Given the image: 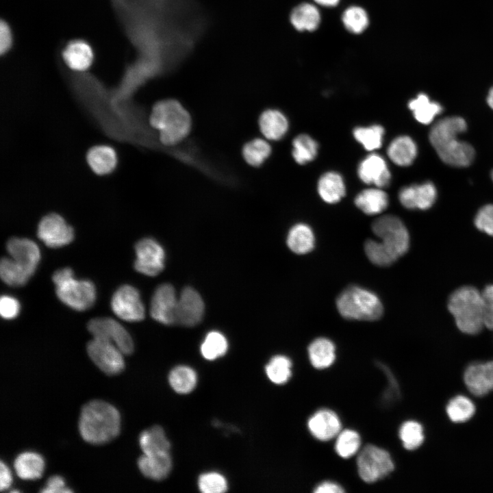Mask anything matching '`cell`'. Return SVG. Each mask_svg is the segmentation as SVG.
Returning a JSON list of instances; mask_svg holds the SVG:
<instances>
[{
    "instance_id": "cell-8",
    "label": "cell",
    "mask_w": 493,
    "mask_h": 493,
    "mask_svg": "<svg viewBox=\"0 0 493 493\" xmlns=\"http://www.w3.org/2000/svg\"><path fill=\"white\" fill-rule=\"evenodd\" d=\"M87 352L96 366L107 375L118 374L125 368L124 354L112 342L93 338L87 344Z\"/></svg>"
},
{
    "instance_id": "cell-44",
    "label": "cell",
    "mask_w": 493,
    "mask_h": 493,
    "mask_svg": "<svg viewBox=\"0 0 493 493\" xmlns=\"http://www.w3.org/2000/svg\"><path fill=\"white\" fill-rule=\"evenodd\" d=\"M399 436L405 448L416 449L424 440L422 427L416 421L405 422L400 427Z\"/></svg>"
},
{
    "instance_id": "cell-30",
    "label": "cell",
    "mask_w": 493,
    "mask_h": 493,
    "mask_svg": "<svg viewBox=\"0 0 493 493\" xmlns=\"http://www.w3.org/2000/svg\"><path fill=\"white\" fill-rule=\"evenodd\" d=\"M139 444L143 454L170 453V443L159 425L143 431L139 436Z\"/></svg>"
},
{
    "instance_id": "cell-32",
    "label": "cell",
    "mask_w": 493,
    "mask_h": 493,
    "mask_svg": "<svg viewBox=\"0 0 493 493\" xmlns=\"http://www.w3.org/2000/svg\"><path fill=\"white\" fill-rule=\"evenodd\" d=\"M335 345L329 339H315L308 347V355L312 365L318 369L330 366L336 358Z\"/></svg>"
},
{
    "instance_id": "cell-9",
    "label": "cell",
    "mask_w": 493,
    "mask_h": 493,
    "mask_svg": "<svg viewBox=\"0 0 493 493\" xmlns=\"http://www.w3.org/2000/svg\"><path fill=\"white\" fill-rule=\"evenodd\" d=\"M93 338L108 340L114 343L124 355L134 351L132 338L126 329L118 322L108 317L91 319L87 325Z\"/></svg>"
},
{
    "instance_id": "cell-17",
    "label": "cell",
    "mask_w": 493,
    "mask_h": 493,
    "mask_svg": "<svg viewBox=\"0 0 493 493\" xmlns=\"http://www.w3.org/2000/svg\"><path fill=\"white\" fill-rule=\"evenodd\" d=\"M6 249L12 260L31 275L34 273L40 260V251L36 242L28 238H12L7 242Z\"/></svg>"
},
{
    "instance_id": "cell-3",
    "label": "cell",
    "mask_w": 493,
    "mask_h": 493,
    "mask_svg": "<svg viewBox=\"0 0 493 493\" xmlns=\"http://www.w3.org/2000/svg\"><path fill=\"white\" fill-rule=\"evenodd\" d=\"M149 122L159 131L160 142L173 146L182 141L190 133L191 117L183 105L175 99L156 103L152 109Z\"/></svg>"
},
{
    "instance_id": "cell-6",
    "label": "cell",
    "mask_w": 493,
    "mask_h": 493,
    "mask_svg": "<svg viewBox=\"0 0 493 493\" xmlns=\"http://www.w3.org/2000/svg\"><path fill=\"white\" fill-rule=\"evenodd\" d=\"M59 299L71 308L84 311L91 307L96 299V289L89 280L74 278L71 268L56 270L52 277Z\"/></svg>"
},
{
    "instance_id": "cell-11",
    "label": "cell",
    "mask_w": 493,
    "mask_h": 493,
    "mask_svg": "<svg viewBox=\"0 0 493 493\" xmlns=\"http://www.w3.org/2000/svg\"><path fill=\"white\" fill-rule=\"evenodd\" d=\"M135 269L145 275L153 277L164 267L165 253L162 246L151 238H143L135 245Z\"/></svg>"
},
{
    "instance_id": "cell-56",
    "label": "cell",
    "mask_w": 493,
    "mask_h": 493,
    "mask_svg": "<svg viewBox=\"0 0 493 493\" xmlns=\"http://www.w3.org/2000/svg\"><path fill=\"white\" fill-rule=\"evenodd\" d=\"M490 175H491L492 180L493 181V170H492Z\"/></svg>"
},
{
    "instance_id": "cell-24",
    "label": "cell",
    "mask_w": 493,
    "mask_h": 493,
    "mask_svg": "<svg viewBox=\"0 0 493 493\" xmlns=\"http://www.w3.org/2000/svg\"><path fill=\"white\" fill-rule=\"evenodd\" d=\"M259 127L261 133L266 139L278 140L286 135L288 129V121L279 110L268 109L260 115Z\"/></svg>"
},
{
    "instance_id": "cell-28",
    "label": "cell",
    "mask_w": 493,
    "mask_h": 493,
    "mask_svg": "<svg viewBox=\"0 0 493 493\" xmlns=\"http://www.w3.org/2000/svg\"><path fill=\"white\" fill-rule=\"evenodd\" d=\"M355 205L364 213L373 215L381 213L388 205V194L381 188H368L355 198Z\"/></svg>"
},
{
    "instance_id": "cell-38",
    "label": "cell",
    "mask_w": 493,
    "mask_h": 493,
    "mask_svg": "<svg viewBox=\"0 0 493 493\" xmlns=\"http://www.w3.org/2000/svg\"><path fill=\"white\" fill-rule=\"evenodd\" d=\"M384 132V129L381 125H372L368 127H355L353 134L355 139L365 149L374 151L381 147Z\"/></svg>"
},
{
    "instance_id": "cell-55",
    "label": "cell",
    "mask_w": 493,
    "mask_h": 493,
    "mask_svg": "<svg viewBox=\"0 0 493 493\" xmlns=\"http://www.w3.org/2000/svg\"><path fill=\"white\" fill-rule=\"evenodd\" d=\"M487 103L490 108L493 110V86L490 88L488 92L487 97Z\"/></svg>"
},
{
    "instance_id": "cell-33",
    "label": "cell",
    "mask_w": 493,
    "mask_h": 493,
    "mask_svg": "<svg viewBox=\"0 0 493 493\" xmlns=\"http://www.w3.org/2000/svg\"><path fill=\"white\" fill-rule=\"evenodd\" d=\"M314 242L313 231L306 224H296L288 232L287 244L296 254L303 255L310 252L314 247Z\"/></svg>"
},
{
    "instance_id": "cell-42",
    "label": "cell",
    "mask_w": 493,
    "mask_h": 493,
    "mask_svg": "<svg viewBox=\"0 0 493 493\" xmlns=\"http://www.w3.org/2000/svg\"><path fill=\"white\" fill-rule=\"evenodd\" d=\"M475 412V405L464 396L454 397L446 406L448 416L454 422H466L472 418Z\"/></svg>"
},
{
    "instance_id": "cell-10",
    "label": "cell",
    "mask_w": 493,
    "mask_h": 493,
    "mask_svg": "<svg viewBox=\"0 0 493 493\" xmlns=\"http://www.w3.org/2000/svg\"><path fill=\"white\" fill-rule=\"evenodd\" d=\"M111 307L120 318L128 322L140 321L145 309L137 289L129 285L119 287L112 296Z\"/></svg>"
},
{
    "instance_id": "cell-4",
    "label": "cell",
    "mask_w": 493,
    "mask_h": 493,
    "mask_svg": "<svg viewBox=\"0 0 493 493\" xmlns=\"http://www.w3.org/2000/svg\"><path fill=\"white\" fill-rule=\"evenodd\" d=\"M448 309L463 333L476 334L484 327L481 292L472 286L455 290L449 297Z\"/></svg>"
},
{
    "instance_id": "cell-47",
    "label": "cell",
    "mask_w": 493,
    "mask_h": 493,
    "mask_svg": "<svg viewBox=\"0 0 493 493\" xmlns=\"http://www.w3.org/2000/svg\"><path fill=\"white\" fill-rule=\"evenodd\" d=\"M474 222L479 230L493 236V204H488L481 207Z\"/></svg>"
},
{
    "instance_id": "cell-48",
    "label": "cell",
    "mask_w": 493,
    "mask_h": 493,
    "mask_svg": "<svg viewBox=\"0 0 493 493\" xmlns=\"http://www.w3.org/2000/svg\"><path fill=\"white\" fill-rule=\"evenodd\" d=\"M483 301L484 327L493 330V285H489L481 292Z\"/></svg>"
},
{
    "instance_id": "cell-49",
    "label": "cell",
    "mask_w": 493,
    "mask_h": 493,
    "mask_svg": "<svg viewBox=\"0 0 493 493\" xmlns=\"http://www.w3.org/2000/svg\"><path fill=\"white\" fill-rule=\"evenodd\" d=\"M18 300L9 295H3L0 299V314L2 318L10 320L16 318L20 312Z\"/></svg>"
},
{
    "instance_id": "cell-26",
    "label": "cell",
    "mask_w": 493,
    "mask_h": 493,
    "mask_svg": "<svg viewBox=\"0 0 493 493\" xmlns=\"http://www.w3.org/2000/svg\"><path fill=\"white\" fill-rule=\"evenodd\" d=\"M320 198L327 203H336L344 197L346 186L342 177L336 172L329 171L319 178L317 185Z\"/></svg>"
},
{
    "instance_id": "cell-37",
    "label": "cell",
    "mask_w": 493,
    "mask_h": 493,
    "mask_svg": "<svg viewBox=\"0 0 493 493\" xmlns=\"http://www.w3.org/2000/svg\"><path fill=\"white\" fill-rule=\"evenodd\" d=\"M318 144L307 134H302L292 142V157L299 164H305L312 162L317 155Z\"/></svg>"
},
{
    "instance_id": "cell-15",
    "label": "cell",
    "mask_w": 493,
    "mask_h": 493,
    "mask_svg": "<svg viewBox=\"0 0 493 493\" xmlns=\"http://www.w3.org/2000/svg\"><path fill=\"white\" fill-rule=\"evenodd\" d=\"M400 203L409 210L429 209L437 199V189L431 181L407 186L399 193Z\"/></svg>"
},
{
    "instance_id": "cell-12",
    "label": "cell",
    "mask_w": 493,
    "mask_h": 493,
    "mask_svg": "<svg viewBox=\"0 0 493 493\" xmlns=\"http://www.w3.org/2000/svg\"><path fill=\"white\" fill-rule=\"evenodd\" d=\"M38 237L51 248H58L71 243L74 238V231L64 219L57 214H49L40 221Z\"/></svg>"
},
{
    "instance_id": "cell-23",
    "label": "cell",
    "mask_w": 493,
    "mask_h": 493,
    "mask_svg": "<svg viewBox=\"0 0 493 493\" xmlns=\"http://www.w3.org/2000/svg\"><path fill=\"white\" fill-rule=\"evenodd\" d=\"M142 474L153 480H162L170 474L173 463L170 453L143 454L138 460Z\"/></svg>"
},
{
    "instance_id": "cell-51",
    "label": "cell",
    "mask_w": 493,
    "mask_h": 493,
    "mask_svg": "<svg viewBox=\"0 0 493 493\" xmlns=\"http://www.w3.org/2000/svg\"><path fill=\"white\" fill-rule=\"evenodd\" d=\"M13 36L9 24L1 20L0 23V51L1 54L6 53L12 45Z\"/></svg>"
},
{
    "instance_id": "cell-39",
    "label": "cell",
    "mask_w": 493,
    "mask_h": 493,
    "mask_svg": "<svg viewBox=\"0 0 493 493\" xmlns=\"http://www.w3.org/2000/svg\"><path fill=\"white\" fill-rule=\"evenodd\" d=\"M292 362L284 355L273 357L265 367L268 378L275 384H283L291 377Z\"/></svg>"
},
{
    "instance_id": "cell-27",
    "label": "cell",
    "mask_w": 493,
    "mask_h": 493,
    "mask_svg": "<svg viewBox=\"0 0 493 493\" xmlns=\"http://www.w3.org/2000/svg\"><path fill=\"white\" fill-rule=\"evenodd\" d=\"M407 105L414 118L423 125L432 123L444 110L440 103L431 101L425 93L418 94L409 101Z\"/></svg>"
},
{
    "instance_id": "cell-45",
    "label": "cell",
    "mask_w": 493,
    "mask_h": 493,
    "mask_svg": "<svg viewBox=\"0 0 493 493\" xmlns=\"http://www.w3.org/2000/svg\"><path fill=\"white\" fill-rule=\"evenodd\" d=\"M342 20L346 29L354 34L362 33L368 24L366 12L359 6L348 8L344 10Z\"/></svg>"
},
{
    "instance_id": "cell-14",
    "label": "cell",
    "mask_w": 493,
    "mask_h": 493,
    "mask_svg": "<svg viewBox=\"0 0 493 493\" xmlns=\"http://www.w3.org/2000/svg\"><path fill=\"white\" fill-rule=\"evenodd\" d=\"M204 308L200 294L192 288H185L178 298L175 324L187 327L197 325L203 318Z\"/></svg>"
},
{
    "instance_id": "cell-36",
    "label": "cell",
    "mask_w": 493,
    "mask_h": 493,
    "mask_svg": "<svg viewBox=\"0 0 493 493\" xmlns=\"http://www.w3.org/2000/svg\"><path fill=\"white\" fill-rule=\"evenodd\" d=\"M0 275L4 283L14 287L24 286L32 276L25 268L10 257H4L1 259Z\"/></svg>"
},
{
    "instance_id": "cell-20",
    "label": "cell",
    "mask_w": 493,
    "mask_h": 493,
    "mask_svg": "<svg viewBox=\"0 0 493 493\" xmlns=\"http://www.w3.org/2000/svg\"><path fill=\"white\" fill-rule=\"evenodd\" d=\"M308 429L311 434L321 441H328L340 432L341 423L337 414L329 409L316 412L308 420Z\"/></svg>"
},
{
    "instance_id": "cell-43",
    "label": "cell",
    "mask_w": 493,
    "mask_h": 493,
    "mask_svg": "<svg viewBox=\"0 0 493 493\" xmlns=\"http://www.w3.org/2000/svg\"><path fill=\"white\" fill-rule=\"evenodd\" d=\"M360 445L361 439L358 433L351 429H346L337 435L335 450L339 456L347 459L358 451Z\"/></svg>"
},
{
    "instance_id": "cell-25",
    "label": "cell",
    "mask_w": 493,
    "mask_h": 493,
    "mask_svg": "<svg viewBox=\"0 0 493 493\" xmlns=\"http://www.w3.org/2000/svg\"><path fill=\"white\" fill-rule=\"evenodd\" d=\"M417 153L416 142L407 136H400L394 138L387 150L390 159L400 166L411 165L415 160Z\"/></svg>"
},
{
    "instance_id": "cell-31",
    "label": "cell",
    "mask_w": 493,
    "mask_h": 493,
    "mask_svg": "<svg viewBox=\"0 0 493 493\" xmlns=\"http://www.w3.org/2000/svg\"><path fill=\"white\" fill-rule=\"evenodd\" d=\"M87 160L92 170L98 175L111 173L116 164L115 151L105 145L91 148L87 155Z\"/></svg>"
},
{
    "instance_id": "cell-22",
    "label": "cell",
    "mask_w": 493,
    "mask_h": 493,
    "mask_svg": "<svg viewBox=\"0 0 493 493\" xmlns=\"http://www.w3.org/2000/svg\"><path fill=\"white\" fill-rule=\"evenodd\" d=\"M64 62L75 71H85L94 60V52L90 44L84 40L75 39L66 44L62 52Z\"/></svg>"
},
{
    "instance_id": "cell-5",
    "label": "cell",
    "mask_w": 493,
    "mask_h": 493,
    "mask_svg": "<svg viewBox=\"0 0 493 493\" xmlns=\"http://www.w3.org/2000/svg\"><path fill=\"white\" fill-rule=\"evenodd\" d=\"M337 309L344 318L357 320H375L383 314V305L379 297L363 288L351 286L343 290L336 300Z\"/></svg>"
},
{
    "instance_id": "cell-50",
    "label": "cell",
    "mask_w": 493,
    "mask_h": 493,
    "mask_svg": "<svg viewBox=\"0 0 493 493\" xmlns=\"http://www.w3.org/2000/svg\"><path fill=\"white\" fill-rule=\"evenodd\" d=\"M43 493H68L72 490L66 486L63 478L58 475L50 477L45 486L41 490Z\"/></svg>"
},
{
    "instance_id": "cell-1",
    "label": "cell",
    "mask_w": 493,
    "mask_h": 493,
    "mask_svg": "<svg viewBox=\"0 0 493 493\" xmlns=\"http://www.w3.org/2000/svg\"><path fill=\"white\" fill-rule=\"evenodd\" d=\"M372 229L380 240H366L364 251L374 264L388 266L407 251L409 233L397 216L389 214L379 217L373 221Z\"/></svg>"
},
{
    "instance_id": "cell-52",
    "label": "cell",
    "mask_w": 493,
    "mask_h": 493,
    "mask_svg": "<svg viewBox=\"0 0 493 493\" xmlns=\"http://www.w3.org/2000/svg\"><path fill=\"white\" fill-rule=\"evenodd\" d=\"M316 493H341L344 489L338 484L331 481H325L318 485L315 488Z\"/></svg>"
},
{
    "instance_id": "cell-53",
    "label": "cell",
    "mask_w": 493,
    "mask_h": 493,
    "mask_svg": "<svg viewBox=\"0 0 493 493\" xmlns=\"http://www.w3.org/2000/svg\"><path fill=\"white\" fill-rule=\"evenodd\" d=\"M12 483V477L8 467L2 462H0V490L8 489Z\"/></svg>"
},
{
    "instance_id": "cell-21",
    "label": "cell",
    "mask_w": 493,
    "mask_h": 493,
    "mask_svg": "<svg viewBox=\"0 0 493 493\" xmlns=\"http://www.w3.org/2000/svg\"><path fill=\"white\" fill-rule=\"evenodd\" d=\"M467 129L466 121L460 116H448L438 121L431 127L429 139L434 149L458 137Z\"/></svg>"
},
{
    "instance_id": "cell-16",
    "label": "cell",
    "mask_w": 493,
    "mask_h": 493,
    "mask_svg": "<svg viewBox=\"0 0 493 493\" xmlns=\"http://www.w3.org/2000/svg\"><path fill=\"white\" fill-rule=\"evenodd\" d=\"M357 175L365 184L381 188L388 186L391 180V173L385 160L375 153L368 155L361 161Z\"/></svg>"
},
{
    "instance_id": "cell-54",
    "label": "cell",
    "mask_w": 493,
    "mask_h": 493,
    "mask_svg": "<svg viewBox=\"0 0 493 493\" xmlns=\"http://www.w3.org/2000/svg\"><path fill=\"white\" fill-rule=\"evenodd\" d=\"M318 4L323 6H335L336 5L340 0H314Z\"/></svg>"
},
{
    "instance_id": "cell-40",
    "label": "cell",
    "mask_w": 493,
    "mask_h": 493,
    "mask_svg": "<svg viewBox=\"0 0 493 493\" xmlns=\"http://www.w3.org/2000/svg\"><path fill=\"white\" fill-rule=\"evenodd\" d=\"M271 153L270 144L262 138H255L243 147L242 155L247 164L257 167L262 165Z\"/></svg>"
},
{
    "instance_id": "cell-35",
    "label": "cell",
    "mask_w": 493,
    "mask_h": 493,
    "mask_svg": "<svg viewBox=\"0 0 493 493\" xmlns=\"http://www.w3.org/2000/svg\"><path fill=\"white\" fill-rule=\"evenodd\" d=\"M171 388L179 394H188L196 387L197 375L190 367L178 366L171 370L168 376Z\"/></svg>"
},
{
    "instance_id": "cell-46",
    "label": "cell",
    "mask_w": 493,
    "mask_h": 493,
    "mask_svg": "<svg viewBox=\"0 0 493 493\" xmlns=\"http://www.w3.org/2000/svg\"><path fill=\"white\" fill-rule=\"evenodd\" d=\"M198 487L203 493H222L228 488L223 475L216 472L203 473L198 479Z\"/></svg>"
},
{
    "instance_id": "cell-41",
    "label": "cell",
    "mask_w": 493,
    "mask_h": 493,
    "mask_svg": "<svg viewBox=\"0 0 493 493\" xmlns=\"http://www.w3.org/2000/svg\"><path fill=\"white\" fill-rule=\"evenodd\" d=\"M228 343L220 332L213 331L207 334L201 346V353L208 360L216 359L225 354Z\"/></svg>"
},
{
    "instance_id": "cell-2",
    "label": "cell",
    "mask_w": 493,
    "mask_h": 493,
    "mask_svg": "<svg viewBox=\"0 0 493 493\" xmlns=\"http://www.w3.org/2000/svg\"><path fill=\"white\" fill-rule=\"evenodd\" d=\"M82 438L92 444H102L115 438L121 428V416L112 405L93 400L84 405L79 418Z\"/></svg>"
},
{
    "instance_id": "cell-7",
    "label": "cell",
    "mask_w": 493,
    "mask_h": 493,
    "mask_svg": "<svg viewBox=\"0 0 493 493\" xmlns=\"http://www.w3.org/2000/svg\"><path fill=\"white\" fill-rule=\"evenodd\" d=\"M357 466L360 478L367 483L383 479L394 468L390 453L372 444L365 446L359 452Z\"/></svg>"
},
{
    "instance_id": "cell-18",
    "label": "cell",
    "mask_w": 493,
    "mask_h": 493,
    "mask_svg": "<svg viewBox=\"0 0 493 493\" xmlns=\"http://www.w3.org/2000/svg\"><path fill=\"white\" fill-rule=\"evenodd\" d=\"M465 385L475 396H483L493 390V360L470 364L464 375Z\"/></svg>"
},
{
    "instance_id": "cell-19",
    "label": "cell",
    "mask_w": 493,
    "mask_h": 493,
    "mask_svg": "<svg viewBox=\"0 0 493 493\" xmlns=\"http://www.w3.org/2000/svg\"><path fill=\"white\" fill-rule=\"evenodd\" d=\"M440 159L455 167H466L475 160V151L467 142L454 138L435 149Z\"/></svg>"
},
{
    "instance_id": "cell-29",
    "label": "cell",
    "mask_w": 493,
    "mask_h": 493,
    "mask_svg": "<svg viewBox=\"0 0 493 493\" xmlns=\"http://www.w3.org/2000/svg\"><path fill=\"white\" fill-rule=\"evenodd\" d=\"M45 467L44 459L38 453L26 451L19 454L14 462L17 475L24 480L40 478Z\"/></svg>"
},
{
    "instance_id": "cell-34",
    "label": "cell",
    "mask_w": 493,
    "mask_h": 493,
    "mask_svg": "<svg viewBox=\"0 0 493 493\" xmlns=\"http://www.w3.org/2000/svg\"><path fill=\"white\" fill-rule=\"evenodd\" d=\"M290 22L299 31H314L320 21V15L316 7L305 3L295 7L290 13Z\"/></svg>"
},
{
    "instance_id": "cell-13",
    "label": "cell",
    "mask_w": 493,
    "mask_h": 493,
    "mask_svg": "<svg viewBox=\"0 0 493 493\" xmlns=\"http://www.w3.org/2000/svg\"><path fill=\"white\" fill-rule=\"evenodd\" d=\"M178 298L174 288L168 283L160 286L155 291L150 307L151 317L164 325L175 324Z\"/></svg>"
}]
</instances>
